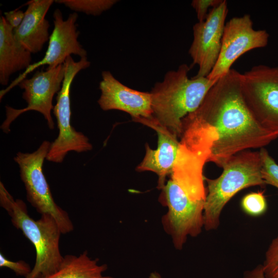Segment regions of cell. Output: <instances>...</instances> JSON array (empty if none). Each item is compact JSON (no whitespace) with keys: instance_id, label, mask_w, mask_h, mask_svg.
I'll list each match as a JSON object with an SVG mask.
<instances>
[{"instance_id":"obj_11","label":"cell","mask_w":278,"mask_h":278,"mask_svg":"<svg viewBox=\"0 0 278 278\" xmlns=\"http://www.w3.org/2000/svg\"><path fill=\"white\" fill-rule=\"evenodd\" d=\"M269 35L265 30H255L251 16L234 17L225 25L217 62L207 77L217 81L232 69L235 61L245 53L265 47Z\"/></svg>"},{"instance_id":"obj_4","label":"cell","mask_w":278,"mask_h":278,"mask_svg":"<svg viewBox=\"0 0 278 278\" xmlns=\"http://www.w3.org/2000/svg\"><path fill=\"white\" fill-rule=\"evenodd\" d=\"M223 172L216 179L204 177L207 193L204 205V228L216 230L221 212L238 192L250 186H265L262 175L259 151L245 150L231 157L222 166Z\"/></svg>"},{"instance_id":"obj_22","label":"cell","mask_w":278,"mask_h":278,"mask_svg":"<svg viewBox=\"0 0 278 278\" xmlns=\"http://www.w3.org/2000/svg\"><path fill=\"white\" fill-rule=\"evenodd\" d=\"M0 267L7 268L12 270L17 275L26 277L31 272L32 268L24 260L13 262L5 257L0 253Z\"/></svg>"},{"instance_id":"obj_9","label":"cell","mask_w":278,"mask_h":278,"mask_svg":"<svg viewBox=\"0 0 278 278\" xmlns=\"http://www.w3.org/2000/svg\"><path fill=\"white\" fill-rule=\"evenodd\" d=\"M65 74L64 64L46 71H38L29 78H25L18 85L24 90L22 98L27 106L21 109L6 106V119L1 126L5 133L10 132L11 123L21 114L29 111L40 113L46 120L50 129H54L55 123L51 116L53 99L61 89Z\"/></svg>"},{"instance_id":"obj_8","label":"cell","mask_w":278,"mask_h":278,"mask_svg":"<svg viewBox=\"0 0 278 278\" xmlns=\"http://www.w3.org/2000/svg\"><path fill=\"white\" fill-rule=\"evenodd\" d=\"M241 90L254 119L278 135V66L258 65L242 74Z\"/></svg>"},{"instance_id":"obj_17","label":"cell","mask_w":278,"mask_h":278,"mask_svg":"<svg viewBox=\"0 0 278 278\" xmlns=\"http://www.w3.org/2000/svg\"><path fill=\"white\" fill-rule=\"evenodd\" d=\"M107 268V265L99 264L98 258H92L84 251L78 255H65L58 269L43 278H112L105 274Z\"/></svg>"},{"instance_id":"obj_26","label":"cell","mask_w":278,"mask_h":278,"mask_svg":"<svg viewBox=\"0 0 278 278\" xmlns=\"http://www.w3.org/2000/svg\"><path fill=\"white\" fill-rule=\"evenodd\" d=\"M149 278H162L160 274L157 272H152L149 275Z\"/></svg>"},{"instance_id":"obj_5","label":"cell","mask_w":278,"mask_h":278,"mask_svg":"<svg viewBox=\"0 0 278 278\" xmlns=\"http://www.w3.org/2000/svg\"><path fill=\"white\" fill-rule=\"evenodd\" d=\"M50 144V142L44 141L33 152H19L14 161L19 166L28 202L41 215H51L62 234H66L74 230L73 223L68 213L55 202L43 170Z\"/></svg>"},{"instance_id":"obj_16","label":"cell","mask_w":278,"mask_h":278,"mask_svg":"<svg viewBox=\"0 0 278 278\" xmlns=\"http://www.w3.org/2000/svg\"><path fill=\"white\" fill-rule=\"evenodd\" d=\"M13 28L4 16L0 18V83L8 84L14 73L25 71L31 64V53L15 38Z\"/></svg>"},{"instance_id":"obj_3","label":"cell","mask_w":278,"mask_h":278,"mask_svg":"<svg viewBox=\"0 0 278 278\" xmlns=\"http://www.w3.org/2000/svg\"><path fill=\"white\" fill-rule=\"evenodd\" d=\"M0 205L7 212L13 225L21 230L34 247V265L25 278H43L56 271L64 256L59 247L62 233L55 219L49 214H43L40 219L34 220L29 216L25 203L14 199L2 182Z\"/></svg>"},{"instance_id":"obj_1","label":"cell","mask_w":278,"mask_h":278,"mask_svg":"<svg viewBox=\"0 0 278 278\" xmlns=\"http://www.w3.org/2000/svg\"><path fill=\"white\" fill-rule=\"evenodd\" d=\"M241 75L231 69L210 88L199 107L182 120L180 144L220 167L234 155L264 148L278 137L262 128L248 109Z\"/></svg>"},{"instance_id":"obj_18","label":"cell","mask_w":278,"mask_h":278,"mask_svg":"<svg viewBox=\"0 0 278 278\" xmlns=\"http://www.w3.org/2000/svg\"><path fill=\"white\" fill-rule=\"evenodd\" d=\"M57 3L64 5L71 10L88 15H98L110 9L116 0H56Z\"/></svg>"},{"instance_id":"obj_12","label":"cell","mask_w":278,"mask_h":278,"mask_svg":"<svg viewBox=\"0 0 278 278\" xmlns=\"http://www.w3.org/2000/svg\"><path fill=\"white\" fill-rule=\"evenodd\" d=\"M228 9L223 0L212 8L202 22L193 26V40L188 53L193 64L198 66L196 77H207L218 58Z\"/></svg>"},{"instance_id":"obj_24","label":"cell","mask_w":278,"mask_h":278,"mask_svg":"<svg viewBox=\"0 0 278 278\" xmlns=\"http://www.w3.org/2000/svg\"><path fill=\"white\" fill-rule=\"evenodd\" d=\"M25 15L23 11L16 9L4 13V17L8 23L13 28H17L22 22Z\"/></svg>"},{"instance_id":"obj_20","label":"cell","mask_w":278,"mask_h":278,"mask_svg":"<svg viewBox=\"0 0 278 278\" xmlns=\"http://www.w3.org/2000/svg\"><path fill=\"white\" fill-rule=\"evenodd\" d=\"M259 151L262 161V175L266 184L278 189V164L264 148Z\"/></svg>"},{"instance_id":"obj_25","label":"cell","mask_w":278,"mask_h":278,"mask_svg":"<svg viewBox=\"0 0 278 278\" xmlns=\"http://www.w3.org/2000/svg\"><path fill=\"white\" fill-rule=\"evenodd\" d=\"M242 278H266L262 264L258 265L253 268L245 271Z\"/></svg>"},{"instance_id":"obj_23","label":"cell","mask_w":278,"mask_h":278,"mask_svg":"<svg viewBox=\"0 0 278 278\" xmlns=\"http://www.w3.org/2000/svg\"><path fill=\"white\" fill-rule=\"evenodd\" d=\"M223 0H193L192 6L195 9L198 22H202L207 17L208 10L221 3Z\"/></svg>"},{"instance_id":"obj_6","label":"cell","mask_w":278,"mask_h":278,"mask_svg":"<svg viewBox=\"0 0 278 278\" xmlns=\"http://www.w3.org/2000/svg\"><path fill=\"white\" fill-rule=\"evenodd\" d=\"M63 64L64 77L53 109L59 133L57 137L51 143L46 159L49 162L56 163H61L69 152L81 153L90 151L93 148L88 137L81 132L76 131L71 123V84L76 75L80 71L89 67L90 62L87 57L81 58L76 62L70 56Z\"/></svg>"},{"instance_id":"obj_13","label":"cell","mask_w":278,"mask_h":278,"mask_svg":"<svg viewBox=\"0 0 278 278\" xmlns=\"http://www.w3.org/2000/svg\"><path fill=\"white\" fill-rule=\"evenodd\" d=\"M101 94L97 102L103 111L117 110L130 114L133 120L152 116L151 94L130 88L116 79L110 71L101 73Z\"/></svg>"},{"instance_id":"obj_7","label":"cell","mask_w":278,"mask_h":278,"mask_svg":"<svg viewBox=\"0 0 278 278\" xmlns=\"http://www.w3.org/2000/svg\"><path fill=\"white\" fill-rule=\"evenodd\" d=\"M161 190L159 201L168 208L162 218L164 230L175 248L181 250L188 236H197L204 228L205 200H192L170 178Z\"/></svg>"},{"instance_id":"obj_15","label":"cell","mask_w":278,"mask_h":278,"mask_svg":"<svg viewBox=\"0 0 278 278\" xmlns=\"http://www.w3.org/2000/svg\"><path fill=\"white\" fill-rule=\"evenodd\" d=\"M53 0H31L21 25L14 30L15 39L31 54L40 52L49 41V23L45 16Z\"/></svg>"},{"instance_id":"obj_2","label":"cell","mask_w":278,"mask_h":278,"mask_svg":"<svg viewBox=\"0 0 278 278\" xmlns=\"http://www.w3.org/2000/svg\"><path fill=\"white\" fill-rule=\"evenodd\" d=\"M189 69L186 64H182L177 70L168 71L150 92L152 118L178 138L182 134V119L199 107L216 82L207 77L189 78Z\"/></svg>"},{"instance_id":"obj_10","label":"cell","mask_w":278,"mask_h":278,"mask_svg":"<svg viewBox=\"0 0 278 278\" xmlns=\"http://www.w3.org/2000/svg\"><path fill=\"white\" fill-rule=\"evenodd\" d=\"M76 12L71 13L64 20L61 10L57 9L53 14L54 27L50 35L48 46L44 57L40 61L31 64L10 84L0 92V99L26 76L36 68L45 65L47 68L63 64L72 55L81 58L87 57L86 51L78 41L79 32L77 30Z\"/></svg>"},{"instance_id":"obj_14","label":"cell","mask_w":278,"mask_h":278,"mask_svg":"<svg viewBox=\"0 0 278 278\" xmlns=\"http://www.w3.org/2000/svg\"><path fill=\"white\" fill-rule=\"evenodd\" d=\"M154 129L158 135V146L155 149L146 144L145 157L137 166L136 170L141 172L152 171L158 176V188L164 186L166 176L170 175L176 163L180 147L178 137L166 128L160 125L152 117L134 120Z\"/></svg>"},{"instance_id":"obj_19","label":"cell","mask_w":278,"mask_h":278,"mask_svg":"<svg viewBox=\"0 0 278 278\" xmlns=\"http://www.w3.org/2000/svg\"><path fill=\"white\" fill-rule=\"evenodd\" d=\"M242 210L247 215L258 217L267 211L268 205L264 191L251 192L243 197L240 202Z\"/></svg>"},{"instance_id":"obj_21","label":"cell","mask_w":278,"mask_h":278,"mask_svg":"<svg viewBox=\"0 0 278 278\" xmlns=\"http://www.w3.org/2000/svg\"><path fill=\"white\" fill-rule=\"evenodd\" d=\"M262 265L266 278H278V236L269 244Z\"/></svg>"}]
</instances>
